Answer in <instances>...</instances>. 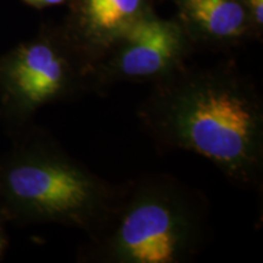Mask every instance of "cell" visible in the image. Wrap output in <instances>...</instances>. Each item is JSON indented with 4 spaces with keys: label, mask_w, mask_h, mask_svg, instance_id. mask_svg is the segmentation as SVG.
Instances as JSON below:
<instances>
[{
    "label": "cell",
    "mask_w": 263,
    "mask_h": 263,
    "mask_svg": "<svg viewBox=\"0 0 263 263\" xmlns=\"http://www.w3.org/2000/svg\"><path fill=\"white\" fill-rule=\"evenodd\" d=\"M66 5L61 25L90 68L116 39L155 9V0H67Z\"/></svg>",
    "instance_id": "6"
},
{
    "label": "cell",
    "mask_w": 263,
    "mask_h": 263,
    "mask_svg": "<svg viewBox=\"0 0 263 263\" xmlns=\"http://www.w3.org/2000/svg\"><path fill=\"white\" fill-rule=\"evenodd\" d=\"M6 223H9L2 205H0V261L4 258L6 250L9 248V236L6 232Z\"/></svg>",
    "instance_id": "9"
},
{
    "label": "cell",
    "mask_w": 263,
    "mask_h": 263,
    "mask_svg": "<svg viewBox=\"0 0 263 263\" xmlns=\"http://www.w3.org/2000/svg\"><path fill=\"white\" fill-rule=\"evenodd\" d=\"M248 12L256 41L263 34V0H241Z\"/></svg>",
    "instance_id": "8"
},
{
    "label": "cell",
    "mask_w": 263,
    "mask_h": 263,
    "mask_svg": "<svg viewBox=\"0 0 263 263\" xmlns=\"http://www.w3.org/2000/svg\"><path fill=\"white\" fill-rule=\"evenodd\" d=\"M137 116L162 149L197 154L238 186L261 188L263 100L232 62L184 65L153 84Z\"/></svg>",
    "instance_id": "1"
},
{
    "label": "cell",
    "mask_w": 263,
    "mask_h": 263,
    "mask_svg": "<svg viewBox=\"0 0 263 263\" xmlns=\"http://www.w3.org/2000/svg\"><path fill=\"white\" fill-rule=\"evenodd\" d=\"M210 203L166 173L118 184L105 222L78 249L81 263H184L205 245Z\"/></svg>",
    "instance_id": "2"
},
{
    "label": "cell",
    "mask_w": 263,
    "mask_h": 263,
    "mask_svg": "<svg viewBox=\"0 0 263 263\" xmlns=\"http://www.w3.org/2000/svg\"><path fill=\"white\" fill-rule=\"evenodd\" d=\"M88 70L64 26L42 24L0 57V122L15 136L39 108L87 93Z\"/></svg>",
    "instance_id": "4"
},
{
    "label": "cell",
    "mask_w": 263,
    "mask_h": 263,
    "mask_svg": "<svg viewBox=\"0 0 263 263\" xmlns=\"http://www.w3.org/2000/svg\"><path fill=\"white\" fill-rule=\"evenodd\" d=\"M195 50L178 20L153 9L90 66L87 93L103 95L124 82L154 84L183 67Z\"/></svg>",
    "instance_id": "5"
},
{
    "label": "cell",
    "mask_w": 263,
    "mask_h": 263,
    "mask_svg": "<svg viewBox=\"0 0 263 263\" xmlns=\"http://www.w3.org/2000/svg\"><path fill=\"white\" fill-rule=\"evenodd\" d=\"M21 2L26 5L31 6L33 9L43 10L52 8V6L65 5L67 3V0H21Z\"/></svg>",
    "instance_id": "10"
},
{
    "label": "cell",
    "mask_w": 263,
    "mask_h": 263,
    "mask_svg": "<svg viewBox=\"0 0 263 263\" xmlns=\"http://www.w3.org/2000/svg\"><path fill=\"white\" fill-rule=\"evenodd\" d=\"M176 17L195 48L238 47L255 39L241 0H172Z\"/></svg>",
    "instance_id": "7"
},
{
    "label": "cell",
    "mask_w": 263,
    "mask_h": 263,
    "mask_svg": "<svg viewBox=\"0 0 263 263\" xmlns=\"http://www.w3.org/2000/svg\"><path fill=\"white\" fill-rule=\"evenodd\" d=\"M12 137V147L0 156V205L8 221L94 234L112 209L118 184L100 178L41 127L29 124Z\"/></svg>",
    "instance_id": "3"
}]
</instances>
